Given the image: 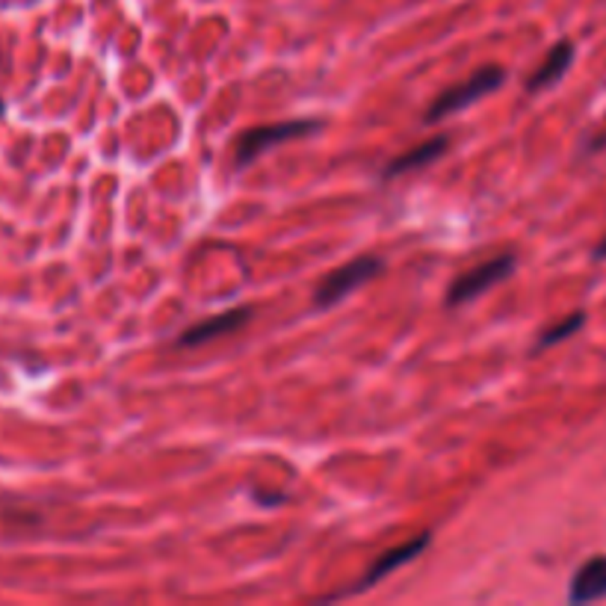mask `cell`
Segmentation results:
<instances>
[{
	"instance_id": "7a4b0ae2",
	"label": "cell",
	"mask_w": 606,
	"mask_h": 606,
	"mask_svg": "<svg viewBox=\"0 0 606 606\" xmlns=\"http://www.w3.org/2000/svg\"><path fill=\"white\" fill-rule=\"evenodd\" d=\"M506 80V71L500 69V65H485V69L473 71L468 80H461L456 86H450V90H444L432 104H429L426 109V121L429 125H435V121L447 118V116H456L459 109H465L470 104L482 101L485 95L497 92L500 86Z\"/></svg>"
},
{
	"instance_id": "30bf717a",
	"label": "cell",
	"mask_w": 606,
	"mask_h": 606,
	"mask_svg": "<svg viewBox=\"0 0 606 606\" xmlns=\"http://www.w3.org/2000/svg\"><path fill=\"white\" fill-rule=\"evenodd\" d=\"M582 323H586V314H582V311L571 314V317H565V319H559L556 326H550L547 332H542V337L535 340V349H550V346L562 344V340H565V337L577 335L580 328H582Z\"/></svg>"
},
{
	"instance_id": "8fae6325",
	"label": "cell",
	"mask_w": 606,
	"mask_h": 606,
	"mask_svg": "<svg viewBox=\"0 0 606 606\" xmlns=\"http://www.w3.org/2000/svg\"><path fill=\"white\" fill-rule=\"evenodd\" d=\"M594 258H606V240L601 242V246H598V249H594Z\"/></svg>"
},
{
	"instance_id": "5b68a950",
	"label": "cell",
	"mask_w": 606,
	"mask_h": 606,
	"mask_svg": "<svg viewBox=\"0 0 606 606\" xmlns=\"http://www.w3.org/2000/svg\"><path fill=\"white\" fill-rule=\"evenodd\" d=\"M251 319V308H231V311H223L216 317H207L202 323H195L193 328H186V332L178 337V346H204L211 344L216 337H225V335H234L240 332L242 326H246Z\"/></svg>"
},
{
	"instance_id": "7c38bea8",
	"label": "cell",
	"mask_w": 606,
	"mask_h": 606,
	"mask_svg": "<svg viewBox=\"0 0 606 606\" xmlns=\"http://www.w3.org/2000/svg\"><path fill=\"white\" fill-rule=\"evenodd\" d=\"M4 109H6V104H4V101H0V116H4Z\"/></svg>"
},
{
	"instance_id": "277c9868",
	"label": "cell",
	"mask_w": 606,
	"mask_h": 606,
	"mask_svg": "<svg viewBox=\"0 0 606 606\" xmlns=\"http://www.w3.org/2000/svg\"><path fill=\"white\" fill-rule=\"evenodd\" d=\"M517 267V258L515 255H497L491 260H482L477 267H470L468 272H461L459 279L450 284L447 290V305L450 308H459V305H468L473 299H479L485 290H491L494 284L506 281L509 275L515 272Z\"/></svg>"
},
{
	"instance_id": "3957f363",
	"label": "cell",
	"mask_w": 606,
	"mask_h": 606,
	"mask_svg": "<svg viewBox=\"0 0 606 606\" xmlns=\"http://www.w3.org/2000/svg\"><path fill=\"white\" fill-rule=\"evenodd\" d=\"M382 270H384V260L376 258V255H361L355 260L344 263V267L332 270L323 281L317 284L314 305L317 308H332V305H337L340 299H346L352 290H358L367 281L376 279Z\"/></svg>"
},
{
	"instance_id": "52a82bcc",
	"label": "cell",
	"mask_w": 606,
	"mask_h": 606,
	"mask_svg": "<svg viewBox=\"0 0 606 606\" xmlns=\"http://www.w3.org/2000/svg\"><path fill=\"white\" fill-rule=\"evenodd\" d=\"M606 598V556H592L582 562L580 571L571 577L568 601L571 603H592Z\"/></svg>"
},
{
	"instance_id": "9c48e42d",
	"label": "cell",
	"mask_w": 606,
	"mask_h": 606,
	"mask_svg": "<svg viewBox=\"0 0 606 606\" xmlns=\"http://www.w3.org/2000/svg\"><path fill=\"white\" fill-rule=\"evenodd\" d=\"M450 148V139L447 137H435V139H426L421 146L409 148L405 154H396V157L384 166L382 178H396V175H405V172H414V169H423V166H432L438 157H444V151Z\"/></svg>"
},
{
	"instance_id": "6da1fadb",
	"label": "cell",
	"mask_w": 606,
	"mask_h": 606,
	"mask_svg": "<svg viewBox=\"0 0 606 606\" xmlns=\"http://www.w3.org/2000/svg\"><path fill=\"white\" fill-rule=\"evenodd\" d=\"M319 128H323V121H317V118H290V121H275V125H260V128L242 130L234 142V166L246 169L249 163H255L263 151L284 146V142L311 137Z\"/></svg>"
},
{
	"instance_id": "8992f818",
	"label": "cell",
	"mask_w": 606,
	"mask_h": 606,
	"mask_svg": "<svg viewBox=\"0 0 606 606\" xmlns=\"http://www.w3.org/2000/svg\"><path fill=\"white\" fill-rule=\"evenodd\" d=\"M429 542H432V535L429 533H423V535H414V538H409V542H402V544H396V547H391V550H384V554L373 562L370 565V571L367 574L361 577V582L352 592H364V589H370V586H376L379 580H384L388 574H393L396 568H402V565H409L412 559H417L423 554V550L429 547Z\"/></svg>"
},
{
	"instance_id": "ba28073f",
	"label": "cell",
	"mask_w": 606,
	"mask_h": 606,
	"mask_svg": "<svg viewBox=\"0 0 606 606\" xmlns=\"http://www.w3.org/2000/svg\"><path fill=\"white\" fill-rule=\"evenodd\" d=\"M571 62H574V45H571L568 39L556 42L554 48L544 53L542 65L530 74V80H526V90L530 92H538V90H550V86H556L565 71L571 69Z\"/></svg>"
}]
</instances>
